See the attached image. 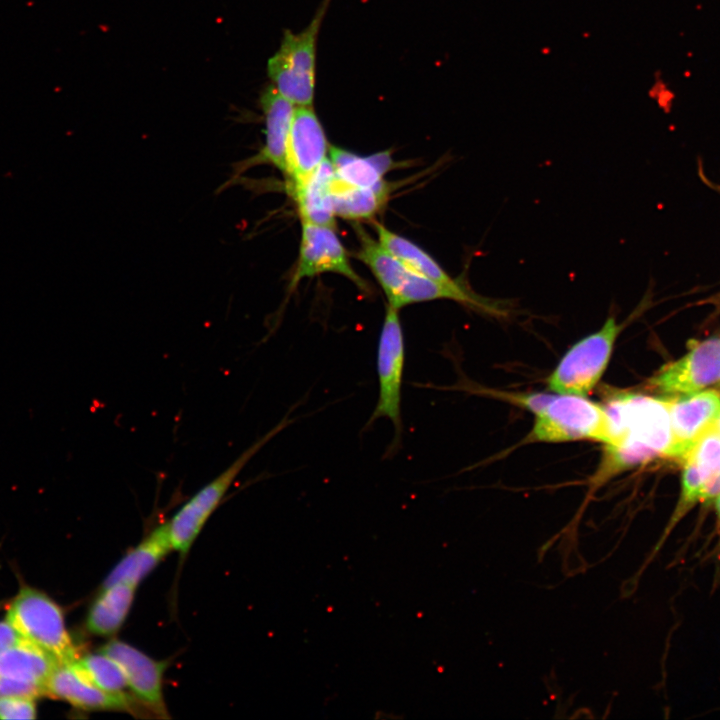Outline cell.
<instances>
[{"instance_id": "cell-1", "label": "cell", "mask_w": 720, "mask_h": 720, "mask_svg": "<svg viewBox=\"0 0 720 720\" xmlns=\"http://www.w3.org/2000/svg\"><path fill=\"white\" fill-rule=\"evenodd\" d=\"M607 437L595 485L658 457H670L673 443L667 401L633 393H613L603 404Z\"/></svg>"}, {"instance_id": "cell-2", "label": "cell", "mask_w": 720, "mask_h": 720, "mask_svg": "<svg viewBox=\"0 0 720 720\" xmlns=\"http://www.w3.org/2000/svg\"><path fill=\"white\" fill-rule=\"evenodd\" d=\"M331 0H323L309 25L294 34L284 32L267 72L275 88L295 106H310L315 91L316 47L319 30Z\"/></svg>"}, {"instance_id": "cell-3", "label": "cell", "mask_w": 720, "mask_h": 720, "mask_svg": "<svg viewBox=\"0 0 720 720\" xmlns=\"http://www.w3.org/2000/svg\"><path fill=\"white\" fill-rule=\"evenodd\" d=\"M5 619L21 639L42 649L58 663H70L80 657L61 607L45 593L22 587L9 604Z\"/></svg>"}, {"instance_id": "cell-4", "label": "cell", "mask_w": 720, "mask_h": 720, "mask_svg": "<svg viewBox=\"0 0 720 720\" xmlns=\"http://www.w3.org/2000/svg\"><path fill=\"white\" fill-rule=\"evenodd\" d=\"M291 423L285 417L272 430L244 450L225 470L200 488L167 521L173 550L184 556L207 520L221 503L232 483L251 458L274 436Z\"/></svg>"}, {"instance_id": "cell-5", "label": "cell", "mask_w": 720, "mask_h": 720, "mask_svg": "<svg viewBox=\"0 0 720 720\" xmlns=\"http://www.w3.org/2000/svg\"><path fill=\"white\" fill-rule=\"evenodd\" d=\"M623 329L614 316L602 327L575 343L547 379L558 394L588 395L606 370L616 339Z\"/></svg>"}, {"instance_id": "cell-6", "label": "cell", "mask_w": 720, "mask_h": 720, "mask_svg": "<svg viewBox=\"0 0 720 720\" xmlns=\"http://www.w3.org/2000/svg\"><path fill=\"white\" fill-rule=\"evenodd\" d=\"M607 437V416L603 405L585 396L553 395L535 415L528 435L529 441L560 443L594 440L604 443Z\"/></svg>"}, {"instance_id": "cell-7", "label": "cell", "mask_w": 720, "mask_h": 720, "mask_svg": "<svg viewBox=\"0 0 720 720\" xmlns=\"http://www.w3.org/2000/svg\"><path fill=\"white\" fill-rule=\"evenodd\" d=\"M397 308L387 305L377 349L379 396L367 427L379 418H387L394 427L392 443L386 455H393L402 435V378L405 362L404 334Z\"/></svg>"}, {"instance_id": "cell-8", "label": "cell", "mask_w": 720, "mask_h": 720, "mask_svg": "<svg viewBox=\"0 0 720 720\" xmlns=\"http://www.w3.org/2000/svg\"><path fill=\"white\" fill-rule=\"evenodd\" d=\"M720 380V338L694 342L681 359L661 368L650 380L654 390L664 394L689 395Z\"/></svg>"}, {"instance_id": "cell-9", "label": "cell", "mask_w": 720, "mask_h": 720, "mask_svg": "<svg viewBox=\"0 0 720 720\" xmlns=\"http://www.w3.org/2000/svg\"><path fill=\"white\" fill-rule=\"evenodd\" d=\"M46 693L84 711H122L135 716L142 711V705L133 695L109 693L97 687L76 660L59 663L54 668L46 682Z\"/></svg>"}, {"instance_id": "cell-10", "label": "cell", "mask_w": 720, "mask_h": 720, "mask_svg": "<svg viewBox=\"0 0 720 720\" xmlns=\"http://www.w3.org/2000/svg\"><path fill=\"white\" fill-rule=\"evenodd\" d=\"M100 651L113 658L121 667L132 695L152 715L168 718L163 676L167 661L151 658L136 647L117 639L106 643Z\"/></svg>"}, {"instance_id": "cell-11", "label": "cell", "mask_w": 720, "mask_h": 720, "mask_svg": "<svg viewBox=\"0 0 720 720\" xmlns=\"http://www.w3.org/2000/svg\"><path fill=\"white\" fill-rule=\"evenodd\" d=\"M332 272L345 276L360 289L368 291L366 282L352 268L346 250L334 228L302 223V237L292 285L302 278Z\"/></svg>"}, {"instance_id": "cell-12", "label": "cell", "mask_w": 720, "mask_h": 720, "mask_svg": "<svg viewBox=\"0 0 720 720\" xmlns=\"http://www.w3.org/2000/svg\"><path fill=\"white\" fill-rule=\"evenodd\" d=\"M324 129L310 106H295L288 142L287 174L291 191L302 185L327 158Z\"/></svg>"}, {"instance_id": "cell-13", "label": "cell", "mask_w": 720, "mask_h": 720, "mask_svg": "<svg viewBox=\"0 0 720 720\" xmlns=\"http://www.w3.org/2000/svg\"><path fill=\"white\" fill-rule=\"evenodd\" d=\"M447 299L464 304L473 310L503 318L511 314L510 305L503 300L484 297L474 292L463 280L445 283L422 276L409 269L394 301L397 309L431 300Z\"/></svg>"}, {"instance_id": "cell-14", "label": "cell", "mask_w": 720, "mask_h": 720, "mask_svg": "<svg viewBox=\"0 0 720 720\" xmlns=\"http://www.w3.org/2000/svg\"><path fill=\"white\" fill-rule=\"evenodd\" d=\"M673 443L670 458L683 460L700 436L720 417V392L699 391L667 401Z\"/></svg>"}, {"instance_id": "cell-15", "label": "cell", "mask_w": 720, "mask_h": 720, "mask_svg": "<svg viewBox=\"0 0 720 720\" xmlns=\"http://www.w3.org/2000/svg\"><path fill=\"white\" fill-rule=\"evenodd\" d=\"M265 118V144L256 160L269 163L287 174V152L295 105L282 96L274 85L267 86L260 97Z\"/></svg>"}, {"instance_id": "cell-16", "label": "cell", "mask_w": 720, "mask_h": 720, "mask_svg": "<svg viewBox=\"0 0 720 720\" xmlns=\"http://www.w3.org/2000/svg\"><path fill=\"white\" fill-rule=\"evenodd\" d=\"M173 550L167 522L150 532L110 571L103 586L117 582L138 585Z\"/></svg>"}, {"instance_id": "cell-17", "label": "cell", "mask_w": 720, "mask_h": 720, "mask_svg": "<svg viewBox=\"0 0 720 720\" xmlns=\"http://www.w3.org/2000/svg\"><path fill=\"white\" fill-rule=\"evenodd\" d=\"M334 177L332 163L326 158L302 185L292 190L302 223L335 227Z\"/></svg>"}, {"instance_id": "cell-18", "label": "cell", "mask_w": 720, "mask_h": 720, "mask_svg": "<svg viewBox=\"0 0 720 720\" xmlns=\"http://www.w3.org/2000/svg\"><path fill=\"white\" fill-rule=\"evenodd\" d=\"M136 587L127 582L103 586L88 611L87 630L97 636H112L117 633L129 614Z\"/></svg>"}, {"instance_id": "cell-19", "label": "cell", "mask_w": 720, "mask_h": 720, "mask_svg": "<svg viewBox=\"0 0 720 720\" xmlns=\"http://www.w3.org/2000/svg\"><path fill=\"white\" fill-rule=\"evenodd\" d=\"M59 663L42 649L21 639L0 654V676L35 682H46Z\"/></svg>"}, {"instance_id": "cell-20", "label": "cell", "mask_w": 720, "mask_h": 720, "mask_svg": "<svg viewBox=\"0 0 720 720\" xmlns=\"http://www.w3.org/2000/svg\"><path fill=\"white\" fill-rule=\"evenodd\" d=\"M356 232L360 240L357 257L373 273L387 297L388 304H391L396 298L409 268L360 227Z\"/></svg>"}, {"instance_id": "cell-21", "label": "cell", "mask_w": 720, "mask_h": 720, "mask_svg": "<svg viewBox=\"0 0 720 720\" xmlns=\"http://www.w3.org/2000/svg\"><path fill=\"white\" fill-rule=\"evenodd\" d=\"M329 155L335 175L340 180L364 188L385 183L382 176L388 171L392 161L387 152L363 157L335 146L330 147Z\"/></svg>"}, {"instance_id": "cell-22", "label": "cell", "mask_w": 720, "mask_h": 720, "mask_svg": "<svg viewBox=\"0 0 720 720\" xmlns=\"http://www.w3.org/2000/svg\"><path fill=\"white\" fill-rule=\"evenodd\" d=\"M386 183L377 187H357L340 180L332 182V198L337 216L350 220H367L383 207L387 199Z\"/></svg>"}, {"instance_id": "cell-23", "label": "cell", "mask_w": 720, "mask_h": 720, "mask_svg": "<svg viewBox=\"0 0 720 720\" xmlns=\"http://www.w3.org/2000/svg\"><path fill=\"white\" fill-rule=\"evenodd\" d=\"M692 464L703 480L701 502H711L720 494V431L707 429L682 460Z\"/></svg>"}, {"instance_id": "cell-24", "label": "cell", "mask_w": 720, "mask_h": 720, "mask_svg": "<svg viewBox=\"0 0 720 720\" xmlns=\"http://www.w3.org/2000/svg\"><path fill=\"white\" fill-rule=\"evenodd\" d=\"M378 241L410 270L430 279L451 283L452 278L434 258L407 238L375 223Z\"/></svg>"}, {"instance_id": "cell-25", "label": "cell", "mask_w": 720, "mask_h": 720, "mask_svg": "<svg viewBox=\"0 0 720 720\" xmlns=\"http://www.w3.org/2000/svg\"><path fill=\"white\" fill-rule=\"evenodd\" d=\"M79 668L97 687L114 693L125 694L128 687L126 677L119 664L106 653L99 650L76 660Z\"/></svg>"}, {"instance_id": "cell-26", "label": "cell", "mask_w": 720, "mask_h": 720, "mask_svg": "<svg viewBox=\"0 0 720 720\" xmlns=\"http://www.w3.org/2000/svg\"><path fill=\"white\" fill-rule=\"evenodd\" d=\"M47 696L42 684L0 676V698L23 697L36 699Z\"/></svg>"}, {"instance_id": "cell-27", "label": "cell", "mask_w": 720, "mask_h": 720, "mask_svg": "<svg viewBox=\"0 0 720 720\" xmlns=\"http://www.w3.org/2000/svg\"><path fill=\"white\" fill-rule=\"evenodd\" d=\"M36 716L35 699L23 697L0 698V719H34Z\"/></svg>"}, {"instance_id": "cell-28", "label": "cell", "mask_w": 720, "mask_h": 720, "mask_svg": "<svg viewBox=\"0 0 720 720\" xmlns=\"http://www.w3.org/2000/svg\"><path fill=\"white\" fill-rule=\"evenodd\" d=\"M494 397L504 399L515 405L525 408L535 415L539 413L552 399L553 395L546 393H509L501 391H489Z\"/></svg>"}, {"instance_id": "cell-29", "label": "cell", "mask_w": 720, "mask_h": 720, "mask_svg": "<svg viewBox=\"0 0 720 720\" xmlns=\"http://www.w3.org/2000/svg\"><path fill=\"white\" fill-rule=\"evenodd\" d=\"M20 640L21 637L6 619L0 621V654Z\"/></svg>"}, {"instance_id": "cell-30", "label": "cell", "mask_w": 720, "mask_h": 720, "mask_svg": "<svg viewBox=\"0 0 720 720\" xmlns=\"http://www.w3.org/2000/svg\"><path fill=\"white\" fill-rule=\"evenodd\" d=\"M715 514H716V527L720 530V494L713 500Z\"/></svg>"}, {"instance_id": "cell-31", "label": "cell", "mask_w": 720, "mask_h": 720, "mask_svg": "<svg viewBox=\"0 0 720 720\" xmlns=\"http://www.w3.org/2000/svg\"><path fill=\"white\" fill-rule=\"evenodd\" d=\"M715 425H716V427L718 428V430L720 431V417H719L718 420L716 421Z\"/></svg>"}, {"instance_id": "cell-32", "label": "cell", "mask_w": 720, "mask_h": 720, "mask_svg": "<svg viewBox=\"0 0 720 720\" xmlns=\"http://www.w3.org/2000/svg\"><path fill=\"white\" fill-rule=\"evenodd\" d=\"M716 190L719 191V193H720V186H717Z\"/></svg>"}, {"instance_id": "cell-33", "label": "cell", "mask_w": 720, "mask_h": 720, "mask_svg": "<svg viewBox=\"0 0 720 720\" xmlns=\"http://www.w3.org/2000/svg\"><path fill=\"white\" fill-rule=\"evenodd\" d=\"M716 385H717L718 387H720V380H719V382H718Z\"/></svg>"}]
</instances>
